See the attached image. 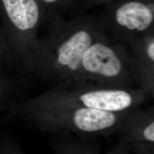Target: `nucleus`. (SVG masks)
I'll return each mask as SVG.
<instances>
[{
	"mask_svg": "<svg viewBox=\"0 0 154 154\" xmlns=\"http://www.w3.org/2000/svg\"><path fill=\"white\" fill-rule=\"evenodd\" d=\"M131 111L115 113L80 107L38 106L20 100L8 110L0 129L9 122L20 121L48 135L66 133L97 139L115 133Z\"/></svg>",
	"mask_w": 154,
	"mask_h": 154,
	"instance_id": "1",
	"label": "nucleus"
},
{
	"mask_svg": "<svg viewBox=\"0 0 154 154\" xmlns=\"http://www.w3.org/2000/svg\"><path fill=\"white\" fill-rule=\"evenodd\" d=\"M3 32L15 64L29 68L38 46L41 11L37 0H0Z\"/></svg>",
	"mask_w": 154,
	"mask_h": 154,
	"instance_id": "2",
	"label": "nucleus"
},
{
	"mask_svg": "<svg viewBox=\"0 0 154 154\" xmlns=\"http://www.w3.org/2000/svg\"><path fill=\"white\" fill-rule=\"evenodd\" d=\"M116 133L133 154H154L153 109L131 110Z\"/></svg>",
	"mask_w": 154,
	"mask_h": 154,
	"instance_id": "3",
	"label": "nucleus"
},
{
	"mask_svg": "<svg viewBox=\"0 0 154 154\" xmlns=\"http://www.w3.org/2000/svg\"><path fill=\"white\" fill-rule=\"evenodd\" d=\"M82 66L88 72L106 79H113L121 73L122 64L114 51L97 43L88 48L83 57Z\"/></svg>",
	"mask_w": 154,
	"mask_h": 154,
	"instance_id": "4",
	"label": "nucleus"
},
{
	"mask_svg": "<svg viewBox=\"0 0 154 154\" xmlns=\"http://www.w3.org/2000/svg\"><path fill=\"white\" fill-rule=\"evenodd\" d=\"M49 136L54 154H100L97 139H82L66 133Z\"/></svg>",
	"mask_w": 154,
	"mask_h": 154,
	"instance_id": "5",
	"label": "nucleus"
},
{
	"mask_svg": "<svg viewBox=\"0 0 154 154\" xmlns=\"http://www.w3.org/2000/svg\"><path fill=\"white\" fill-rule=\"evenodd\" d=\"M116 17L120 25L138 31L147 29L154 20L153 14L149 6L138 2L123 4L116 11Z\"/></svg>",
	"mask_w": 154,
	"mask_h": 154,
	"instance_id": "6",
	"label": "nucleus"
},
{
	"mask_svg": "<svg viewBox=\"0 0 154 154\" xmlns=\"http://www.w3.org/2000/svg\"><path fill=\"white\" fill-rule=\"evenodd\" d=\"M20 90L19 85L14 80L0 74V121L12 105L21 100Z\"/></svg>",
	"mask_w": 154,
	"mask_h": 154,
	"instance_id": "7",
	"label": "nucleus"
},
{
	"mask_svg": "<svg viewBox=\"0 0 154 154\" xmlns=\"http://www.w3.org/2000/svg\"><path fill=\"white\" fill-rule=\"evenodd\" d=\"M0 154H25L16 140L9 135L0 134Z\"/></svg>",
	"mask_w": 154,
	"mask_h": 154,
	"instance_id": "8",
	"label": "nucleus"
},
{
	"mask_svg": "<svg viewBox=\"0 0 154 154\" xmlns=\"http://www.w3.org/2000/svg\"><path fill=\"white\" fill-rule=\"evenodd\" d=\"M14 65V61L2 28L0 27V69Z\"/></svg>",
	"mask_w": 154,
	"mask_h": 154,
	"instance_id": "9",
	"label": "nucleus"
},
{
	"mask_svg": "<svg viewBox=\"0 0 154 154\" xmlns=\"http://www.w3.org/2000/svg\"><path fill=\"white\" fill-rule=\"evenodd\" d=\"M147 54L149 55V58L151 61H154V41H152L149 44L148 48H147Z\"/></svg>",
	"mask_w": 154,
	"mask_h": 154,
	"instance_id": "10",
	"label": "nucleus"
},
{
	"mask_svg": "<svg viewBox=\"0 0 154 154\" xmlns=\"http://www.w3.org/2000/svg\"><path fill=\"white\" fill-rule=\"evenodd\" d=\"M43 2H44L45 4H53L54 2H56L57 0H41Z\"/></svg>",
	"mask_w": 154,
	"mask_h": 154,
	"instance_id": "11",
	"label": "nucleus"
}]
</instances>
